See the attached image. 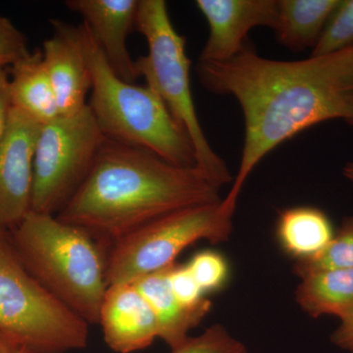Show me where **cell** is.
I'll use <instances>...</instances> for the list:
<instances>
[{"label": "cell", "mask_w": 353, "mask_h": 353, "mask_svg": "<svg viewBox=\"0 0 353 353\" xmlns=\"http://www.w3.org/2000/svg\"><path fill=\"white\" fill-rule=\"evenodd\" d=\"M343 174L345 179L353 183V162H348L343 168Z\"/></svg>", "instance_id": "28"}, {"label": "cell", "mask_w": 353, "mask_h": 353, "mask_svg": "<svg viewBox=\"0 0 353 353\" xmlns=\"http://www.w3.org/2000/svg\"><path fill=\"white\" fill-rule=\"evenodd\" d=\"M196 73L209 92L236 97L245 120L240 167L221 202L230 217L248 176L281 143L329 121L353 127V48L299 61L267 59L246 48L228 61H199Z\"/></svg>", "instance_id": "1"}, {"label": "cell", "mask_w": 353, "mask_h": 353, "mask_svg": "<svg viewBox=\"0 0 353 353\" xmlns=\"http://www.w3.org/2000/svg\"><path fill=\"white\" fill-rule=\"evenodd\" d=\"M29 50L27 39L10 20L0 15V69L17 62Z\"/></svg>", "instance_id": "24"}, {"label": "cell", "mask_w": 353, "mask_h": 353, "mask_svg": "<svg viewBox=\"0 0 353 353\" xmlns=\"http://www.w3.org/2000/svg\"><path fill=\"white\" fill-rule=\"evenodd\" d=\"M330 339L336 347L343 352L353 353V317L341 321Z\"/></svg>", "instance_id": "26"}, {"label": "cell", "mask_w": 353, "mask_h": 353, "mask_svg": "<svg viewBox=\"0 0 353 353\" xmlns=\"http://www.w3.org/2000/svg\"><path fill=\"white\" fill-rule=\"evenodd\" d=\"M221 188L197 167L176 166L106 139L85 182L57 216L111 246L174 211L222 201Z\"/></svg>", "instance_id": "2"}, {"label": "cell", "mask_w": 353, "mask_h": 353, "mask_svg": "<svg viewBox=\"0 0 353 353\" xmlns=\"http://www.w3.org/2000/svg\"><path fill=\"white\" fill-rule=\"evenodd\" d=\"M136 30L145 37L148 52L136 60L139 77L152 88L194 146L196 167L220 187L233 180L226 162L209 143L190 88V60L185 37L176 31L164 0H139Z\"/></svg>", "instance_id": "5"}, {"label": "cell", "mask_w": 353, "mask_h": 353, "mask_svg": "<svg viewBox=\"0 0 353 353\" xmlns=\"http://www.w3.org/2000/svg\"><path fill=\"white\" fill-rule=\"evenodd\" d=\"M187 266L204 294L222 289L229 280V264L214 250L196 253Z\"/></svg>", "instance_id": "22"}, {"label": "cell", "mask_w": 353, "mask_h": 353, "mask_svg": "<svg viewBox=\"0 0 353 353\" xmlns=\"http://www.w3.org/2000/svg\"><path fill=\"white\" fill-rule=\"evenodd\" d=\"M353 48V0H340L311 53L324 57Z\"/></svg>", "instance_id": "20"}, {"label": "cell", "mask_w": 353, "mask_h": 353, "mask_svg": "<svg viewBox=\"0 0 353 353\" xmlns=\"http://www.w3.org/2000/svg\"><path fill=\"white\" fill-rule=\"evenodd\" d=\"M326 270H353V216L345 218L329 245L314 256L297 260L294 273L299 278Z\"/></svg>", "instance_id": "19"}, {"label": "cell", "mask_w": 353, "mask_h": 353, "mask_svg": "<svg viewBox=\"0 0 353 353\" xmlns=\"http://www.w3.org/2000/svg\"><path fill=\"white\" fill-rule=\"evenodd\" d=\"M13 108L44 125L59 116L57 99L43 61V51H29L11 68Z\"/></svg>", "instance_id": "15"}, {"label": "cell", "mask_w": 353, "mask_h": 353, "mask_svg": "<svg viewBox=\"0 0 353 353\" xmlns=\"http://www.w3.org/2000/svg\"><path fill=\"white\" fill-rule=\"evenodd\" d=\"M19 345L3 334H0V353H14Z\"/></svg>", "instance_id": "27"}, {"label": "cell", "mask_w": 353, "mask_h": 353, "mask_svg": "<svg viewBox=\"0 0 353 353\" xmlns=\"http://www.w3.org/2000/svg\"><path fill=\"white\" fill-rule=\"evenodd\" d=\"M221 202L174 211L115 241L108 254V287L130 284L165 270L197 241H229L233 223L232 217L223 212Z\"/></svg>", "instance_id": "7"}, {"label": "cell", "mask_w": 353, "mask_h": 353, "mask_svg": "<svg viewBox=\"0 0 353 353\" xmlns=\"http://www.w3.org/2000/svg\"><path fill=\"white\" fill-rule=\"evenodd\" d=\"M166 277L172 292L185 306L194 307L208 301L187 265H172L166 269Z\"/></svg>", "instance_id": "23"}, {"label": "cell", "mask_w": 353, "mask_h": 353, "mask_svg": "<svg viewBox=\"0 0 353 353\" xmlns=\"http://www.w3.org/2000/svg\"><path fill=\"white\" fill-rule=\"evenodd\" d=\"M340 0H280L275 30L279 41L294 51L314 48Z\"/></svg>", "instance_id": "18"}, {"label": "cell", "mask_w": 353, "mask_h": 353, "mask_svg": "<svg viewBox=\"0 0 353 353\" xmlns=\"http://www.w3.org/2000/svg\"><path fill=\"white\" fill-rule=\"evenodd\" d=\"M209 34L199 61L224 62L245 50L248 32L257 27L275 30L277 0H197Z\"/></svg>", "instance_id": "10"}, {"label": "cell", "mask_w": 353, "mask_h": 353, "mask_svg": "<svg viewBox=\"0 0 353 353\" xmlns=\"http://www.w3.org/2000/svg\"><path fill=\"white\" fill-rule=\"evenodd\" d=\"M41 126L12 109L0 143V230L12 231L31 212L34 157Z\"/></svg>", "instance_id": "9"}, {"label": "cell", "mask_w": 353, "mask_h": 353, "mask_svg": "<svg viewBox=\"0 0 353 353\" xmlns=\"http://www.w3.org/2000/svg\"><path fill=\"white\" fill-rule=\"evenodd\" d=\"M12 109L10 78L7 75L6 69H0V143L8 129Z\"/></svg>", "instance_id": "25"}, {"label": "cell", "mask_w": 353, "mask_h": 353, "mask_svg": "<svg viewBox=\"0 0 353 353\" xmlns=\"http://www.w3.org/2000/svg\"><path fill=\"white\" fill-rule=\"evenodd\" d=\"M296 303L310 317H353V270H326L301 278Z\"/></svg>", "instance_id": "17"}, {"label": "cell", "mask_w": 353, "mask_h": 353, "mask_svg": "<svg viewBox=\"0 0 353 353\" xmlns=\"http://www.w3.org/2000/svg\"><path fill=\"white\" fill-rule=\"evenodd\" d=\"M334 234L333 224L328 215L313 206L285 209L279 215L276 226L279 245L296 261L322 252Z\"/></svg>", "instance_id": "16"}, {"label": "cell", "mask_w": 353, "mask_h": 353, "mask_svg": "<svg viewBox=\"0 0 353 353\" xmlns=\"http://www.w3.org/2000/svg\"><path fill=\"white\" fill-rule=\"evenodd\" d=\"M99 324L106 345L117 353L145 350L159 338L157 317L132 283L109 285Z\"/></svg>", "instance_id": "13"}, {"label": "cell", "mask_w": 353, "mask_h": 353, "mask_svg": "<svg viewBox=\"0 0 353 353\" xmlns=\"http://www.w3.org/2000/svg\"><path fill=\"white\" fill-rule=\"evenodd\" d=\"M105 139L88 105L43 125L34 150L31 211L57 216L85 182Z\"/></svg>", "instance_id": "8"}, {"label": "cell", "mask_w": 353, "mask_h": 353, "mask_svg": "<svg viewBox=\"0 0 353 353\" xmlns=\"http://www.w3.org/2000/svg\"><path fill=\"white\" fill-rule=\"evenodd\" d=\"M14 353H34L32 352L31 350H28V348L19 347L16 350V352Z\"/></svg>", "instance_id": "29"}, {"label": "cell", "mask_w": 353, "mask_h": 353, "mask_svg": "<svg viewBox=\"0 0 353 353\" xmlns=\"http://www.w3.org/2000/svg\"><path fill=\"white\" fill-rule=\"evenodd\" d=\"M171 353H248V350L224 326L216 324L199 336H189Z\"/></svg>", "instance_id": "21"}, {"label": "cell", "mask_w": 353, "mask_h": 353, "mask_svg": "<svg viewBox=\"0 0 353 353\" xmlns=\"http://www.w3.org/2000/svg\"><path fill=\"white\" fill-rule=\"evenodd\" d=\"M152 307L158 323L159 339L171 350L182 345L190 332L201 324L212 307L209 299L194 307L185 306L172 292L166 269L138 279L132 283Z\"/></svg>", "instance_id": "14"}, {"label": "cell", "mask_w": 353, "mask_h": 353, "mask_svg": "<svg viewBox=\"0 0 353 353\" xmlns=\"http://www.w3.org/2000/svg\"><path fill=\"white\" fill-rule=\"evenodd\" d=\"M0 334L34 353L85 348L88 324L52 296L28 272L0 230Z\"/></svg>", "instance_id": "6"}, {"label": "cell", "mask_w": 353, "mask_h": 353, "mask_svg": "<svg viewBox=\"0 0 353 353\" xmlns=\"http://www.w3.org/2000/svg\"><path fill=\"white\" fill-rule=\"evenodd\" d=\"M77 32L92 77L88 105L105 138L148 150L176 166L196 167L189 136L159 95L148 85L118 77L83 23Z\"/></svg>", "instance_id": "4"}, {"label": "cell", "mask_w": 353, "mask_h": 353, "mask_svg": "<svg viewBox=\"0 0 353 353\" xmlns=\"http://www.w3.org/2000/svg\"><path fill=\"white\" fill-rule=\"evenodd\" d=\"M139 0H67L65 6L82 16L113 71L122 80L136 83L139 78L127 41L137 26Z\"/></svg>", "instance_id": "11"}, {"label": "cell", "mask_w": 353, "mask_h": 353, "mask_svg": "<svg viewBox=\"0 0 353 353\" xmlns=\"http://www.w3.org/2000/svg\"><path fill=\"white\" fill-rule=\"evenodd\" d=\"M50 22L53 34L43 44V61L59 115H72L88 105L92 77L77 26L57 19Z\"/></svg>", "instance_id": "12"}, {"label": "cell", "mask_w": 353, "mask_h": 353, "mask_svg": "<svg viewBox=\"0 0 353 353\" xmlns=\"http://www.w3.org/2000/svg\"><path fill=\"white\" fill-rule=\"evenodd\" d=\"M10 234L28 272L88 324H99L108 283L106 245L85 230L31 211Z\"/></svg>", "instance_id": "3"}]
</instances>
